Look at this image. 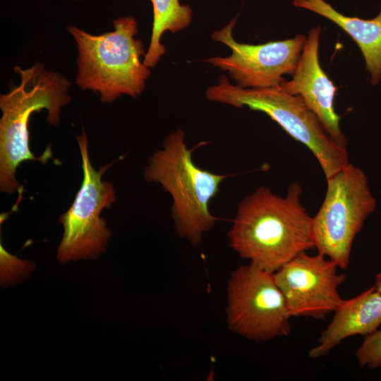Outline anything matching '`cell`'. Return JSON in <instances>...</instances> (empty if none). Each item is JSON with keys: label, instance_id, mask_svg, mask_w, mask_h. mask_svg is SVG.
Returning <instances> with one entry per match:
<instances>
[{"label": "cell", "instance_id": "15", "mask_svg": "<svg viewBox=\"0 0 381 381\" xmlns=\"http://www.w3.org/2000/svg\"><path fill=\"white\" fill-rule=\"evenodd\" d=\"M356 357L361 368H381V328L365 335L356 351Z\"/></svg>", "mask_w": 381, "mask_h": 381}, {"label": "cell", "instance_id": "11", "mask_svg": "<svg viewBox=\"0 0 381 381\" xmlns=\"http://www.w3.org/2000/svg\"><path fill=\"white\" fill-rule=\"evenodd\" d=\"M320 25L309 30L293 78L284 80L279 85L291 95H300L331 138L346 147L348 142L340 128V116L334 107L337 88L320 64Z\"/></svg>", "mask_w": 381, "mask_h": 381}, {"label": "cell", "instance_id": "7", "mask_svg": "<svg viewBox=\"0 0 381 381\" xmlns=\"http://www.w3.org/2000/svg\"><path fill=\"white\" fill-rule=\"evenodd\" d=\"M291 317L273 272L250 262L231 273L226 307L231 331L252 341H267L287 336Z\"/></svg>", "mask_w": 381, "mask_h": 381}, {"label": "cell", "instance_id": "16", "mask_svg": "<svg viewBox=\"0 0 381 381\" xmlns=\"http://www.w3.org/2000/svg\"><path fill=\"white\" fill-rule=\"evenodd\" d=\"M373 286L378 291L381 292V272L376 274Z\"/></svg>", "mask_w": 381, "mask_h": 381}, {"label": "cell", "instance_id": "3", "mask_svg": "<svg viewBox=\"0 0 381 381\" xmlns=\"http://www.w3.org/2000/svg\"><path fill=\"white\" fill-rule=\"evenodd\" d=\"M114 30L92 35L73 25L67 31L75 40L76 84L82 90L100 94L102 102L110 103L121 95L136 97L144 90L151 73L144 62L143 42L135 38L138 23L133 16L113 21Z\"/></svg>", "mask_w": 381, "mask_h": 381}, {"label": "cell", "instance_id": "12", "mask_svg": "<svg viewBox=\"0 0 381 381\" xmlns=\"http://www.w3.org/2000/svg\"><path fill=\"white\" fill-rule=\"evenodd\" d=\"M380 325L381 292L373 286L354 298L344 300L308 356L313 358L324 356L347 337L365 336Z\"/></svg>", "mask_w": 381, "mask_h": 381}, {"label": "cell", "instance_id": "6", "mask_svg": "<svg viewBox=\"0 0 381 381\" xmlns=\"http://www.w3.org/2000/svg\"><path fill=\"white\" fill-rule=\"evenodd\" d=\"M326 180L325 198L313 217L314 245L318 253L346 269L354 238L377 202L365 174L351 163Z\"/></svg>", "mask_w": 381, "mask_h": 381}, {"label": "cell", "instance_id": "13", "mask_svg": "<svg viewBox=\"0 0 381 381\" xmlns=\"http://www.w3.org/2000/svg\"><path fill=\"white\" fill-rule=\"evenodd\" d=\"M296 8L308 10L332 21L346 32L357 44L370 75V84L381 80V6L373 18L363 19L345 16L325 0H293Z\"/></svg>", "mask_w": 381, "mask_h": 381}, {"label": "cell", "instance_id": "17", "mask_svg": "<svg viewBox=\"0 0 381 381\" xmlns=\"http://www.w3.org/2000/svg\"><path fill=\"white\" fill-rule=\"evenodd\" d=\"M73 1H83V0H73Z\"/></svg>", "mask_w": 381, "mask_h": 381}, {"label": "cell", "instance_id": "2", "mask_svg": "<svg viewBox=\"0 0 381 381\" xmlns=\"http://www.w3.org/2000/svg\"><path fill=\"white\" fill-rule=\"evenodd\" d=\"M20 83L0 95V189L12 193L18 189L16 178L18 167L25 160L45 162L35 157L29 147L28 123L33 112L47 110V122H60L61 108L71 101L68 94L71 82L58 72L46 69L36 62L28 68L14 66Z\"/></svg>", "mask_w": 381, "mask_h": 381}, {"label": "cell", "instance_id": "14", "mask_svg": "<svg viewBox=\"0 0 381 381\" xmlns=\"http://www.w3.org/2000/svg\"><path fill=\"white\" fill-rule=\"evenodd\" d=\"M152 5L153 20L150 44L143 62L149 68L157 66L166 49L162 43L164 32H180L191 23L193 11L179 0H150Z\"/></svg>", "mask_w": 381, "mask_h": 381}, {"label": "cell", "instance_id": "10", "mask_svg": "<svg viewBox=\"0 0 381 381\" xmlns=\"http://www.w3.org/2000/svg\"><path fill=\"white\" fill-rule=\"evenodd\" d=\"M338 267L325 255L306 251L274 272L292 317L322 319L341 305L338 287L346 275L338 273Z\"/></svg>", "mask_w": 381, "mask_h": 381}, {"label": "cell", "instance_id": "9", "mask_svg": "<svg viewBox=\"0 0 381 381\" xmlns=\"http://www.w3.org/2000/svg\"><path fill=\"white\" fill-rule=\"evenodd\" d=\"M236 22L237 16L212 34V40L225 44L231 54L211 57L205 62L226 71L236 85L243 88L277 86L285 80L284 75L294 74L307 37L299 34L293 38L260 44L241 43L233 37Z\"/></svg>", "mask_w": 381, "mask_h": 381}, {"label": "cell", "instance_id": "8", "mask_svg": "<svg viewBox=\"0 0 381 381\" xmlns=\"http://www.w3.org/2000/svg\"><path fill=\"white\" fill-rule=\"evenodd\" d=\"M76 139L82 157L83 179L72 205L59 219L64 234L57 258L62 263L96 258L105 250L111 231L100 213L103 209L110 208L116 200L113 185L102 181V174L111 164L96 171L90 161L85 131Z\"/></svg>", "mask_w": 381, "mask_h": 381}, {"label": "cell", "instance_id": "1", "mask_svg": "<svg viewBox=\"0 0 381 381\" xmlns=\"http://www.w3.org/2000/svg\"><path fill=\"white\" fill-rule=\"evenodd\" d=\"M302 187L291 183L284 196L258 187L238 204L229 231L238 255L274 272L301 253L315 248L313 217L301 203Z\"/></svg>", "mask_w": 381, "mask_h": 381}, {"label": "cell", "instance_id": "4", "mask_svg": "<svg viewBox=\"0 0 381 381\" xmlns=\"http://www.w3.org/2000/svg\"><path fill=\"white\" fill-rule=\"evenodd\" d=\"M193 150L188 148L183 131L170 133L162 148L150 157L144 177L159 183L171 195V216L176 234L197 246L217 221L210 210V202L228 175L197 166L193 160Z\"/></svg>", "mask_w": 381, "mask_h": 381}, {"label": "cell", "instance_id": "5", "mask_svg": "<svg viewBox=\"0 0 381 381\" xmlns=\"http://www.w3.org/2000/svg\"><path fill=\"white\" fill-rule=\"evenodd\" d=\"M207 100L236 108L246 107L267 114L291 137L306 146L318 159L327 179L348 165L346 147L336 143L316 114L300 95H293L279 85L251 89L231 84L226 75L205 91Z\"/></svg>", "mask_w": 381, "mask_h": 381}]
</instances>
